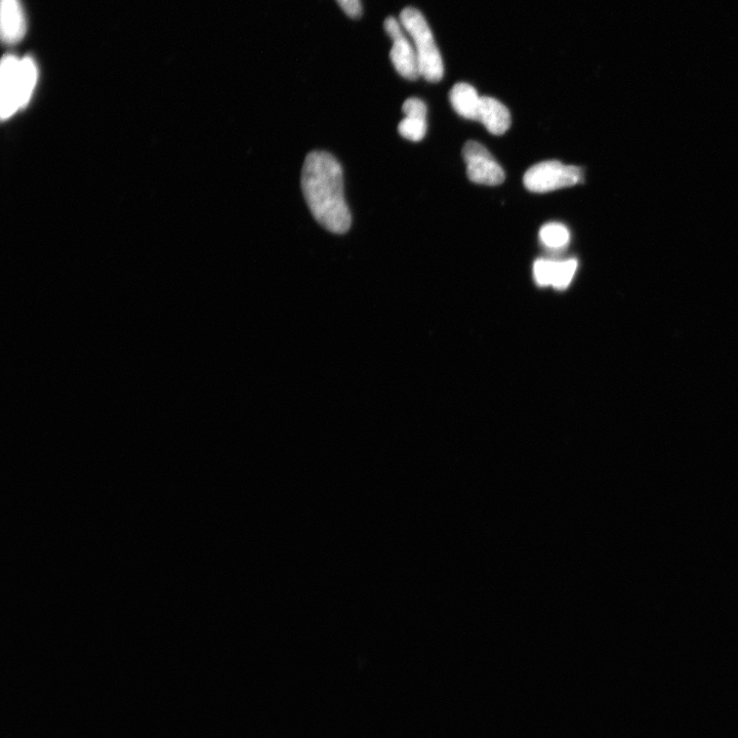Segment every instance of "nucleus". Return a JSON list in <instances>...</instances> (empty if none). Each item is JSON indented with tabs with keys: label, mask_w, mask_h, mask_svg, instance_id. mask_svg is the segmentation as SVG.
Wrapping results in <instances>:
<instances>
[{
	"label": "nucleus",
	"mask_w": 738,
	"mask_h": 738,
	"mask_svg": "<svg viewBox=\"0 0 738 738\" xmlns=\"http://www.w3.org/2000/svg\"><path fill=\"white\" fill-rule=\"evenodd\" d=\"M301 183L314 219L327 231L347 233L352 217L345 199L340 162L327 152L309 153L304 162Z\"/></svg>",
	"instance_id": "obj_1"
},
{
	"label": "nucleus",
	"mask_w": 738,
	"mask_h": 738,
	"mask_svg": "<svg viewBox=\"0 0 738 738\" xmlns=\"http://www.w3.org/2000/svg\"><path fill=\"white\" fill-rule=\"evenodd\" d=\"M2 116L9 118L31 98L37 81V67L30 57L18 59L8 55L3 59L2 69Z\"/></svg>",
	"instance_id": "obj_2"
},
{
	"label": "nucleus",
	"mask_w": 738,
	"mask_h": 738,
	"mask_svg": "<svg viewBox=\"0 0 738 738\" xmlns=\"http://www.w3.org/2000/svg\"><path fill=\"white\" fill-rule=\"evenodd\" d=\"M400 22L413 41L421 76L430 82L440 81L444 75L442 57L423 14L415 8H406L400 15Z\"/></svg>",
	"instance_id": "obj_3"
},
{
	"label": "nucleus",
	"mask_w": 738,
	"mask_h": 738,
	"mask_svg": "<svg viewBox=\"0 0 738 738\" xmlns=\"http://www.w3.org/2000/svg\"><path fill=\"white\" fill-rule=\"evenodd\" d=\"M523 182L530 192L548 193L583 183L584 172L579 167L566 166L560 161L549 160L530 168L525 173Z\"/></svg>",
	"instance_id": "obj_4"
},
{
	"label": "nucleus",
	"mask_w": 738,
	"mask_h": 738,
	"mask_svg": "<svg viewBox=\"0 0 738 738\" xmlns=\"http://www.w3.org/2000/svg\"><path fill=\"white\" fill-rule=\"evenodd\" d=\"M467 176L471 182L485 186H499L506 179L505 172L494 156L480 143L469 141L463 148Z\"/></svg>",
	"instance_id": "obj_5"
},
{
	"label": "nucleus",
	"mask_w": 738,
	"mask_h": 738,
	"mask_svg": "<svg viewBox=\"0 0 738 738\" xmlns=\"http://www.w3.org/2000/svg\"><path fill=\"white\" fill-rule=\"evenodd\" d=\"M385 30L392 39L390 58L396 71L407 80H417L421 72L412 39L408 38L401 22L393 17L386 20Z\"/></svg>",
	"instance_id": "obj_6"
},
{
	"label": "nucleus",
	"mask_w": 738,
	"mask_h": 738,
	"mask_svg": "<svg viewBox=\"0 0 738 738\" xmlns=\"http://www.w3.org/2000/svg\"><path fill=\"white\" fill-rule=\"evenodd\" d=\"M478 121L487 131L495 136H502L511 128V113L508 108L495 98L481 97Z\"/></svg>",
	"instance_id": "obj_7"
},
{
	"label": "nucleus",
	"mask_w": 738,
	"mask_h": 738,
	"mask_svg": "<svg viewBox=\"0 0 738 738\" xmlns=\"http://www.w3.org/2000/svg\"><path fill=\"white\" fill-rule=\"evenodd\" d=\"M2 36L8 45H14L26 33V18L20 0H2Z\"/></svg>",
	"instance_id": "obj_8"
},
{
	"label": "nucleus",
	"mask_w": 738,
	"mask_h": 738,
	"mask_svg": "<svg viewBox=\"0 0 738 738\" xmlns=\"http://www.w3.org/2000/svg\"><path fill=\"white\" fill-rule=\"evenodd\" d=\"M449 100L460 116L469 120H478L481 97L472 86L463 84V82L457 84L450 91Z\"/></svg>",
	"instance_id": "obj_9"
},
{
	"label": "nucleus",
	"mask_w": 738,
	"mask_h": 738,
	"mask_svg": "<svg viewBox=\"0 0 738 738\" xmlns=\"http://www.w3.org/2000/svg\"><path fill=\"white\" fill-rule=\"evenodd\" d=\"M540 239L547 248L560 250L568 244L570 233L563 224L550 223L541 228Z\"/></svg>",
	"instance_id": "obj_10"
},
{
	"label": "nucleus",
	"mask_w": 738,
	"mask_h": 738,
	"mask_svg": "<svg viewBox=\"0 0 738 738\" xmlns=\"http://www.w3.org/2000/svg\"><path fill=\"white\" fill-rule=\"evenodd\" d=\"M427 119L405 117L398 126L399 134L406 140L422 141L427 134Z\"/></svg>",
	"instance_id": "obj_11"
},
{
	"label": "nucleus",
	"mask_w": 738,
	"mask_h": 738,
	"mask_svg": "<svg viewBox=\"0 0 738 738\" xmlns=\"http://www.w3.org/2000/svg\"><path fill=\"white\" fill-rule=\"evenodd\" d=\"M578 269V261L570 259L556 261L552 286L556 290H565L569 286Z\"/></svg>",
	"instance_id": "obj_12"
},
{
	"label": "nucleus",
	"mask_w": 738,
	"mask_h": 738,
	"mask_svg": "<svg viewBox=\"0 0 738 738\" xmlns=\"http://www.w3.org/2000/svg\"><path fill=\"white\" fill-rule=\"evenodd\" d=\"M556 261L540 259L533 265V276L540 286L552 285Z\"/></svg>",
	"instance_id": "obj_13"
},
{
	"label": "nucleus",
	"mask_w": 738,
	"mask_h": 738,
	"mask_svg": "<svg viewBox=\"0 0 738 738\" xmlns=\"http://www.w3.org/2000/svg\"><path fill=\"white\" fill-rule=\"evenodd\" d=\"M402 111L406 117L427 119V105L418 98L407 99L402 106Z\"/></svg>",
	"instance_id": "obj_14"
},
{
	"label": "nucleus",
	"mask_w": 738,
	"mask_h": 738,
	"mask_svg": "<svg viewBox=\"0 0 738 738\" xmlns=\"http://www.w3.org/2000/svg\"><path fill=\"white\" fill-rule=\"evenodd\" d=\"M337 2L350 18H358L362 13L360 0H337Z\"/></svg>",
	"instance_id": "obj_15"
}]
</instances>
